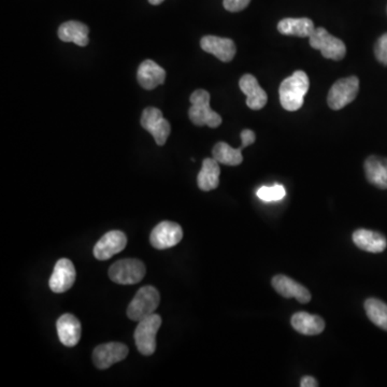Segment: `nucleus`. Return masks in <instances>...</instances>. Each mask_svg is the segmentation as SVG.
<instances>
[{"label":"nucleus","mask_w":387,"mask_h":387,"mask_svg":"<svg viewBox=\"0 0 387 387\" xmlns=\"http://www.w3.org/2000/svg\"><path fill=\"white\" fill-rule=\"evenodd\" d=\"M190 107L188 116L196 126H206L216 128L222 124L221 115L210 108V94L204 89H197L190 96Z\"/></svg>","instance_id":"obj_2"},{"label":"nucleus","mask_w":387,"mask_h":387,"mask_svg":"<svg viewBox=\"0 0 387 387\" xmlns=\"http://www.w3.org/2000/svg\"><path fill=\"white\" fill-rule=\"evenodd\" d=\"M75 277L77 273L73 261L67 258H61L55 264L54 270L50 278V289L54 293H65L73 287Z\"/></svg>","instance_id":"obj_10"},{"label":"nucleus","mask_w":387,"mask_h":387,"mask_svg":"<svg viewBox=\"0 0 387 387\" xmlns=\"http://www.w3.org/2000/svg\"><path fill=\"white\" fill-rule=\"evenodd\" d=\"M162 326V317L153 313L141 319L135 331V341L139 352L144 356L154 354L156 350V335Z\"/></svg>","instance_id":"obj_4"},{"label":"nucleus","mask_w":387,"mask_h":387,"mask_svg":"<svg viewBox=\"0 0 387 387\" xmlns=\"http://www.w3.org/2000/svg\"><path fill=\"white\" fill-rule=\"evenodd\" d=\"M165 0H149V3H151V5L153 6H158L160 5V3H164Z\"/></svg>","instance_id":"obj_31"},{"label":"nucleus","mask_w":387,"mask_h":387,"mask_svg":"<svg viewBox=\"0 0 387 387\" xmlns=\"http://www.w3.org/2000/svg\"><path fill=\"white\" fill-rule=\"evenodd\" d=\"M257 197L266 202H279L285 197V188L280 184L273 186H263L257 190Z\"/></svg>","instance_id":"obj_25"},{"label":"nucleus","mask_w":387,"mask_h":387,"mask_svg":"<svg viewBox=\"0 0 387 387\" xmlns=\"http://www.w3.org/2000/svg\"><path fill=\"white\" fill-rule=\"evenodd\" d=\"M160 296L158 289L153 287H144L139 289L132 303L127 308V317L132 321H140L150 317L158 309Z\"/></svg>","instance_id":"obj_3"},{"label":"nucleus","mask_w":387,"mask_h":387,"mask_svg":"<svg viewBox=\"0 0 387 387\" xmlns=\"http://www.w3.org/2000/svg\"><path fill=\"white\" fill-rule=\"evenodd\" d=\"M301 387H317L319 384H317V381L315 380L314 378L312 377H303L301 381Z\"/></svg>","instance_id":"obj_30"},{"label":"nucleus","mask_w":387,"mask_h":387,"mask_svg":"<svg viewBox=\"0 0 387 387\" xmlns=\"http://www.w3.org/2000/svg\"><path fill=\"white\" fill-rule=\"evenodd\" d=\"M213 158L220 164L238 166L243 160L241 149H234L225 142H218L212 151Z\"/></svg>","instance_id":"obj_23"},{"label":"nucleus","mask_w":387,"mask_h":387,"mask_svg":"<svg viewBox=\"0 0 387 387\" xmlns=\"http://www.w3.org/2000/svg\"><path fill=\"white\" fill-rule=\"evenodd\" d=\"M358 92V77H343L331 86L327 103L333 110H340L352 103L356 98Z\"/></svg>","instance_id":"obj_7"},{"label":"nucleus","mask_w":387,"mask_h":387,"mask_svg":"<svg viewBox=\"0 0 387 387\" xmlns=\"http://www.w3.org/2000/svg\"><path fill=\"white\" fill-rule=\"evenodd\" d=\"M220 162L214 158H206L202 162V170L197 176L198 188L204 192L215 190L220 184L221 168Z\"/></svg>","instance_id":"obj_22"},{"label":"nucleus","mask_w":387,"mask_h":387,"mask_svg":"<svg viewBox=\"0 0 387 387\" xmlns=\"http://www.w3.org/2000/svg\"><path fill=\"white\" fill-rule=\"evenodd\" d=\"M138 82L144 89H151L162 85L166 80V71L151 59L142 61L138 68Z\"/></svg>","instance_id":"obj_16"},{"label":"nucleus","mask_w":387,"mask_h":387,"mask_svg":"<svg viewBox=\"0 0 387 387\" xmlns=\"http://www.w3.org/2000/svg\"><path fill=\"white\" fill-rule=\"evenodd\" d=\"M200 47L206 53L214 55L224 63H229L235 57L237 47L232 39L216 37V36H204L200 41Z\"/></svg>","instance_id":"obj_12"},{"label":"nucleus","mask_w":387,"mask_h":387,"mask_svg":"<svg viewBox=\"0 0 387 387\" xmlns=\"http://www.w3.org/2000/svg\"><path fill=\"white\" fill-rule=\"evenodd\" d=\"M310 82L307 73L301 70L295 71L280 85L279 95L281 106L285 110H299L303 106L305 96L309 91Z\"/></svg>","instance_id":"obj_1"},{"label":"nucleus","mask_w":387,"mask_h":387,"mask_svg":"<svg viewBox=\"0 0 387 387\" xmlns=\"http://www.w3.org/2000/svg\"><path fill=\"white\" fill-rule=\"evenodd\" d=\"M353 242L361 250L369 253H382L387 247V240L380 232L358 229L353 234Z\"/></svg>","instance_id":"obj_17"},{"label":"nucleus","mask_w":387,"mask_h":387,"mask_svg":"<svg viewBox=\"0 0 387 387\" xmlns=\"http://www.w3.org/2000/svg\"><path fill=\"white\" fill-rule=\"evenodd\" d=\"M367 317L373 324L387 331V305L376 298H369L365 301Z\"/></svg>","instance_id":"obj_24"},{"label":"nucleus","mask_w":387,"mask_h":387,"mask_svg":"<svg viewBox=\"0 0 387 387\" xmlns=\"http://www.w3.org/2000/svg\"><path fill=\"white\" fill-rule=\"evenodd\" d=\"M271 283L273 289L284 298H296L301 303H308L311 301V294L307 287L287 275H275Z\"/></svg>","instance_id":"obj_13"},{"label":"nucleus","mask_w":387,"mask_h":387,"mask_svg":"<svg viewBox=\"0 0 387 387\" xmlns=\"http://www.w3.org/2000/svg\"><path fill=\"white\" fill-rule=\"evenodd\" d=\"M367 180L372 185L387 190V158L380 156H369L365 162Z\"/></svg>","instance_id":"obj_19"},{"label":"nucleus","mask_w":387,"mask_h":387,"mask_svg":"<svg viewBox=\"0 0 387 387\" xmlns=\"http://www.w3.org/2000/svg\"><path fill=\"white\" fill-rule=\"evenodd\" d=\"M146 275V266L134 258L121 259L111 266L109 277L113 282L122 285L139 283Z\"/></svg>","instance_id":"obj_6"},{"label":"nucleus","mask_w":387,"mask_h":387,"mask_svg":"<svg viewBox=\"0 0 387 387\" xmlns=\"http://www.w3.org/2000/svg\"><path fill=\"white\" fill-rule=\"evenodd\" d=\"M374 54L381 63L387 66V33L381 36L377 41L374 45Z\"/></svg>","instance_id":"obj_27"},{"label":"nucleus","mask_w":387,"mask_h":387,"mask_svg":"<svg viewBox=\"0 0 387 387\" xmlns=\"http://www.w3.org/2000/svg\"><path fill=\"white\" fill-rule=\"evenodd\" d=\"M256 136L254 132H252L251 129H244L241 132V146L240 149L243 150L244 148L251 146L255 142Z\"/></svg>","instance_id":"obj_29"},{"label":"nucleus","mask_w":387,"mask_h":387,"mask_svg":"<svg viewBox=\"0 0 387 387\" xmlns=\"http://www.w3.org/2000/svg\"><path fill=\"white\" fill-rule=\"evenodd\" d=\"M291 326L296 331L305 335H315L323 333L325 321L319 315L308 312H297L291 317Z\"/></svg>","instance_id":"obj_18"},{"label":"nucleus","mask_w":387,"mask_h":387,"mask_svg":"<svg viewBox=\"0 0 387 387\" xmlns=\"http://www.w3.org/2000/svg\"><path fill=\"white\" fill-rule=\"evenodd\" d=\"M89 29L85 24L77 21H69L61 24L59 29V37L63 43H73L79 47L89 45Z\"/></svg>","instance_id":"obj_20"},{"label":"nucleus","mask_w":387,"mask_h":387,"mask_svg":"<svg viewBox=\"0 0 387 387\" xmlns=\"http://www.w3.org/2000/svg\"><path fill=\"white\" fill-rule=\"evenodd\" d=\"M127 237L120 230L107 232L94 248V256L98 261H107L109 258L120 253L126 248Z\"/></svg>","instance_id":"obj_11"},{"label":"nucleus","mask_w":387,"mask_h":387,"mask_svg":"<svg viewBox=\"0 0 387 387\" xmlns=\"http://www.w3.org/2000/svg\"><path fill=\"white\" fill-rule=\"evenodd\" d=\"M162 119V111L160 109L154 108V107H149L142 113V116H141V125L144 127L146 130L150 132L151 129L158 124Z\"/></svg>","instance_id":"obj_26"},{"label":"nucleus","mask_w":387,"mask_h":387,"mask_svg":"<svg viewBox=\"0 0 387 387\" xmlns=\"http://www.w3.org/2000/svg\"><path fill=\"white\" fill-rule=\"evenodd\" d=\"M128 347L123 343L110 342L98 345L93 352V361L98 369H108L113 364L124 361L128 355Z\"/></svg>","instance_id":"obj_9"},{"label":"nucleus","mask_w":387,"mask_h":387,"mask_svg":"<svg viewBox=\"0 0 387 387\" xmlns=\"http://www.w3.org/2000/svg\"><path fill=\"white\" fill-rule=\"evenodd\" d=\"M183 230L174 222L165 221L158 224L151 232L150 242L155 249L166 250L180 243Z\"/></svg>","instance_id":"obj_8"},{"label":"nucleus","mask_w":387,"mask_h":387,"mask_svg":"<svg viewBox=\"0 0 387 387\" xmlns=\"http://www.w3.org/2000/svg\"><path fill=\"white\" fill-rule=\"evenodd\" d=\"M239 86L247 96V105L252 110H261L266 106L268 96L261 89L257 79L252 75H244L240 79Z\"/></svg>","instance_id":"obj_14"},{"label":"nucleus","mask_w":387,"mask_h":387,"mask_svg":"<svg viewBox=\"0 0 387 387\" xmlns=\"http://www.w3.org/2000/svg\"><path fill=\"white\" fill-rule=\"evenodd\" d=\"M251 3V0H224L223 6L227 11L240 12L245 9Z\"/></svg>","instance_id":"obj_28"},{"label":"nucleus","mask_w":387,"mask_h":387,"mask_svg":"<svg viewBox=\"0 0 387 387\" xmlns=\"http://www.w3.org/2000/svg\"><path fill=\"white\" fill-rule=\"evenodd\" d=\"M314 29V24L308 17H299V19L287 17V19L281 20L278 24V31L285 36L309 38L312 35Z\"/></svg>","instance_id":"obj_21"},{"label":"nucleus","mask_w":387,"mask_h":387,"mask_svg":"<svg viewBox=\"0 0 387 387\" xmlns=\"http://www.w3.org/2000/svg\"><path fill=\"white\" fill-rule=\"evenodd\" d=\"M310 45L315 50H319L325 59L333 61H341L347 54L344 43L338 38L333 37L323 27L315 29L309 37Z\"/></svg>","instance_id":"obj_5"},{"label":"nucleus","mask_w":387,"mask_h":387,"mask_svg":"<svg viewBox=\"0 0 387 387\" xmlns=\"http://www.w3.org/2000/svg\"><path fill=\"white\" fill-rule=\"evenodd\" d=\"M57 333L61 342L65 347H73L79 343L81 338V324L75 315H61L56 323Z\"/></svg>","instance_id":"obj_15"}]
</instances>
